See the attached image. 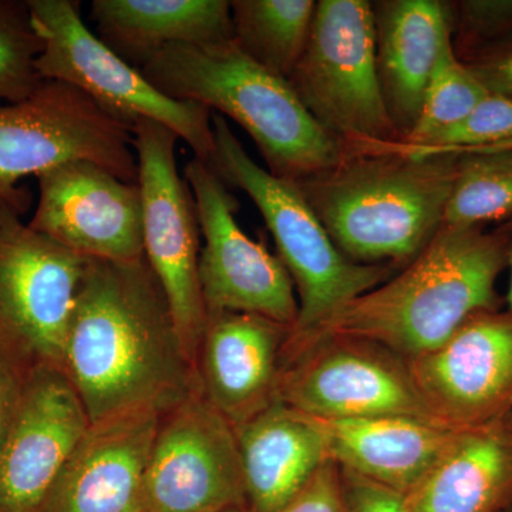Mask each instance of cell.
I'll use <instances>...</instances> for the list:
<instances>
[{"instance_id": "31", "label": "cell", "mask_w": 512, "mask_h": 512, "mask_svg": "<svg viewBox=\"0 0 512 512\" xmlns=\"http://www.w3.org/2000/svg\"><path fill=\"white\" fill-rule=\"evenodd\" d=\"M339 481L345 512H410L406 494L343 468H339Z\"/></svg>"}, {"instance_id": "16", "label": "cell", "mask_w": 512, "mask_h": 512, "mask_svg": "<svg viewBox=\"0 0 512 512\" xmlns=\"http://www.w3.org/2000/svg\"><path fill=\"white\" fill-rule=\"evenodd\" d=\"M90 423L66 373L37 363L0 444V512H37Z\"/></svg>"}, {"instance_id": "4", "label": "cell", "mask_w": 512, "mask_h": 512, "mask_svg": "<svg viewBox=\"0 0 512 512\" xmlns=\"http://www.w3.org/2000/svg\"><path fill=\"white\" fill-rule=\"evenodd\" d=\"M141 73L170 99L198 103L234 120L254 140L269 173L281 180L311 177L342 156L288 80L249 59L232 40L164 47Z\"/></svg>"}, {"instance_id": "36", "label": "cell", "mask_w": 512, "mask_h": 512, "mask_svg": "<svg viewBox=\"0 0 512 512\" xmlns=\"http://www.w3.org/2000/svg\"><path fill=\"white\" fill-rule=\"evenodd\" d=\"M221 512H251V511H249L247 507H232V508H228V510L221 511Z\"/></svg>"}, {"instance_id": "33", "label": "cell", "mask_w": 512, "mask_h": 512, "mask_svg": "<svg viewBox=\"0 0 512 512\" xmlns=\"http://www.w3.org/2000/svg\"><path fill=\"white\" fill-rule=\"evenodd\" d=\"M282 512H345L340 494L339 468L328 461L311 483Z\"/></svg>"}, {"instance_id": "1", "label": "cell", "mask_w": 512, "mask_h": 512, "mask_svg": "<svg viewBox=\"0 0 512 512\" xmlns=\"http://www.w3.org/2000/svg\"><path fill=\"white\" fill-rule=\"evenodd\" d=\"M63 372L90 421L131 409L164 414L200 392L146 255L131 261L87 259Z\"/></svg>"}, {"instance_id": "27", "label": "cell", "mask_w": 512, "mask_h": 512, "mask_svg": "<svg viewBox=\"0 0 512 512\" xmlns=\"http://www.w3.org/2000/svg\"><path fill=\"white\" fill-rule=\"evenodd\" d=\"M40 52L28 2L0 0V100L18 103L35 92L43 82L36 69Z\"/></svg>"}, {"instance_id": "18", "label": "cell", "mask_w": 512, "mask_h": 512, "mask_svg": "<svg viewBox=\"0 0 512 512\" xmlns=\"http://www.w3.org/2000/svg\"><path fill=\"white\" fill-rule=\"evenodd\" d=\"M291 328L254 313L208 312L198 348L200 392L234 429L276 402Z\"/></svg>"}, {"instance_id": "23", "label": "cell", "mask_w": 512, "mask_h": 512, "mask_svg": "<svg viewBox=\"0 0 512 512\" xmlns=\"http://www.w3.org/2000/svg\"><path fill=\"white\" fill-rule=\"evenodd\" d=\"M92 19L101 42L138 70L167 46L232 40L227 0H93Z\"/></svg>"}, {"instance_id": "8", "label": "cell", "mask_w": 512, "mask_h": 512, "mask_svg": "<svg viewBox=\"0 0 512 512\" xmlns=\"http://www.w3.org/2000/svg\"><path fill=\"white\" fill-rule=\"evenodd\" d=\"M33 28L42 40L36 69L42 80L79 87L107 110L131 124L157 121L191 147L194 158L211 165L215 153L210 110L177 101L153 86L87 28L73 0H28Z\"/></svg>"}, {"instance_id": "3", "label": "cell", "mask_w": 512, "mask_h": 512, "mask_svg": "<svg viewBox=\"0 0 512 512\" xmlns=\"http://www.w3.org/2000/svg\"><path fill=\"white\" fill-rule=\"evenodd\" d=\"M456 161V154L414 157L389 144L342 153L293 183L346 258L400 271L443 227Z\"/></svg>"}, {"instance_id": "34", "label": "cell", "mask_w": 512, "mask_h": 512, "mask_svg": "<svg viewBox=\"0 0 512 512\" xmlns=\"http://www.w3.org/2000/svg\"><path fill=\"white\" fill-rule=\"evenodd\" d=\"M507 269L510 271V282H508V291L507 295H505V305H507V309H505V311L512 313V220H510V242H508Z\"/></svg>"}, {"instance_id": "25", "label": "cell", "mask_w": 512, "mask_h": 512, "mask_svg": "<svg viewBox=\"0 0 512 512\" xmlns=\"http://www.w3.org/2000/svg\"><path fill=\"white\" fill-rule=\"evenodd\" d=\"M456 154V175L444 224L484 227L512 220V150H470Z\"/></svg>"}, {"instance_id": "37", "label": "cell", "mask_w": 512, "mask_h": 512, "mask_svg": "<svg viewBox=\"0 0 512 512\" xmlns=\"http://www.w3.org/2000/svg\"><path fill=\"white\" fill-rule=\"evenodd\" d=\"M505 512H512V507L510 508V510H507V511H505Z\"/></svg>"}, {"instance_id": "10", "label": "cell", "mask_w": 512, "mask_h": 512, "mask_svg": "<svg viewBox=\"0 0 512 512\" xmlns=\"http://www.w3.org/2000/svg\"><path fill=\"white\" fill-rule=\"evenodd\" d=\"M131 131L143 198L144 255L163 286L178 338L195 369L207 323L198 272L197 205L190 185L178 173L177 134L148 119L134 121Z\"/></svg>"}, {"instance_id": "35", "label": "cell", "mask_w": 512, "mask_h": 512, "mask_svg": "<svg viewBox=\"0 0 512 512\" xmlns=\"http://www.w3.org/2000/svg\"><path fill=\"white\" fill-rule=\"evenodd\" d=\"M477 150H512V141H508V143L498 144V146L487 147V148H477ZM470 151V150H466ZM458 153V151H457Z\"/></svg>"}, {"instance_id": "7", "label": "cell", "mask_w": 512, "mask_h": 512, "mask_svg": "<svg viewBox=\"0 0 512 512\" xmlns=\"http://www.w3.org/2000/svg\"><path fill=\"white\" fill-rule=\"evenodd\" d=\"M131 127L59 80H43L25 100L0 104V207L22 217L30 195L19 181L72 161H90L124 183L138 184Z\"/></svg>"}, {"instance_id": "19", "label": "cell", "mask_w": 512, "mask_h": 512, "mask_svg": "<svg viewBox=\"0 0 512 512\" xmlns=\"http://www.w3.org/2000/svg\"><path fill=\"white\" fill-rule=\"evenodd\" d=\"M376 70L387 114L400 137H409L441 49L451 40L448 2H372Z\"/></svg>"}, {"instance_id": "5", "label": "cell", "mask_w": 512, "mask_h": 512, "mask_svg": "<svg viewBox=\"0 0 512 512\" xmlns=\"http://www.w3.org/2000/svg\"><path fill=\"white\" fill-rule=\"evenodd\" d=\"M212 130L215 153L210 167L254 201L298 293L299 316L291 336L319 328L357 296L399 272L393 265L356 264L346 258L293 181L256 164L220 114L212 119Z\"/></svg>"}, {"instance_id": "14", "label": "cell", "mask_w": 512, "mask_h": 512, "mask_svg": "<svg viewBox=\"0 0 512 512\" xmlns=\"http://www.w3.org/2000/svg\"><path fill=\"white\" fill-rule=\"evenodd\" d=\"M431 420L447 430L484 426L512 413V313L473 316L426 355L409 360Z\"/></svg>"}, {"instance_id": "2", "label": "cell", "mask_w": 512, "mask_h": 512, "mask_svg": "<svg viewBox=\"0 0 512 512\" xmlns=\"http://www.w3.org/2000/svg\"><path fill=\"white\" fill-rule=\"evenodd\" d=\"M508 242L510 221L491 231L443 224L389 281L301 336H355L407 360L426 355L478 313L500 311L497 281L507 269Z\"/></svg>"}, {"instance_id": "15", "label": "cell", "mask_w": 512, "mask_h": 512, "mask_svg": "<svg viewBox=\"0 0 512 512\" xmlns=\"http://www.w3.org/2000/svg\"><path fill=\"white\" fill-rule=\"evenodd\" d=\"M39 201L29 227L86 258L131 261L144 255L143 198L90 161L36 175Z\"/></svg>"}, {"instance_id": "17", "label": "cell", "mask_w": 512, "mask_h": 512, "mask_svg": "<svg viewBox=\"0 0 512 512\" xmlns=\"http://www.w3.org/2000/svg\"><path fill=\"white\" fill-rule=\"evenodd\" d=\"M161 413L131 409L92 421L37 512H140Z\"/></svg>"}, {"instance_id": "22", "label": "cell", "mask_w": 512, "mask_h": 512, "mask_svg": "<svg viewBox=\"0 0 512 512\" xmlns=\"http://www.w3.org/2000/svg\"><path fill=\"white\" fill-rule=\"evenodd\" d=\"M410 512H505L512 507V413L456 431L406 495Z\"/></svg>"}, {"instance_id": "12", "label": "cell", "mask_w": 512, "mask_h": 512, "mask_svg": "<svg viewBox=\"0 0 512 512\" xmlns=\"http://www.w3.org/2000/svg\"><path fill=\"white\" fill-rule=\"evenodd\" d=\"M184 177L204 237L198 272L207 313H254L295 328L299 302L291 276L278 255L239 227V204L227 183L197 158L185 165Z\"/></svg>"}, {"instance_id": "13", "label": "cell", "mask_w": 512, "mask_h": 512, "mask_svg": "<svg viewBox=\"0 0 512 512\" xmlns=\"http://www.w3.org/2000/svg\"><path fill=\"white\" fill-rule=\"evenodd\" d=\"M87 259L0 207V323L39 362L62 370Z\"/></svg>"}, {"instance_id": "32", "label": "cell", "mask_w": 512, "mask_h": 512, "mask_svg": "<svg viewBox=\"0 0 512 512\" xmlns=\"http://www.w3.org/2000/svg\"><path fill=\"white\" fill-rule=\"evenodd\" d=\"M490 93L512 97V35L463 60Z\"/></svg>"}, {"instance_id": "30", "label": "cell", "mask_w": 512, "mask_h": 512, "mask_svg": "<svg viewBox=\"0 0 512 512\" xmlns=\"http://www.w3.org/2000/svg\"><path fill=\"white\" fill-rule=\"evenodd\" d=\"M39 360L0 323V444L15 420Z\"/></svg>"}, {"instance_id": "29", "label": "cell", "mask_w": 512, "mask_h": 512, "mask_svg": "<svg viewBox=\"0 0 512 512\" xmlns=\"http://www.w3.org/2000/svg\"><path fill=\"white\" fill-rule=\"evenodd\" d=\"M448 8L451 45L461 62L512 35V0H457Z\"/></svg>"}, {"instance_id": "20", "label": "cell", "mask_w": 512, "mask_h": 512, "mask_svg": "<svg viewBox=\"0 0 512 512\" xmlns=\"http://www.w3.org/2000/svg\"><path fill=\"white\" fill-rule=\"evenodd\" d=\"M306 417L318 429L336 466L406 495L429 473L456 434L414 417Z\"/></svg>"}, {"instance_id": "24", "label": "cell", "mask_w": 512, "mask_h": 512, "mask_svg": "<svg viewBox=\"0 0 512 512\" xmlns=\"http://www.w3.org/2000/svg\"><path fill=\"white\" fill-rule=\"evenodd\" d=\"M315 0H234L232 42L269 73L289 80L311 33Z\"/></svg>"}, {"instance_id": "26", "label": "cell", "mask_w": 512, "mask_h": 512, "mask_svg": "<svg viewBox=\"0 0 512 512\" xmlns=\"http://www.w3.org/2000/svg\"><path fill=\"white\" fill-rule=\"evenodd\" d=\"M488 93L466 64L458 59L451 40H448L427 83L416 126L402 144L424 146L466 119Z\"/></svg>"}, {"instance_id": "11", "label": "cell", "mask_w": 512, "mask_h": 512, "mask_svg": "<svg viewBox=\"0 0 512 512\" xmlns=\"http://www.w3.org/2000/svg\"><path fill=\"white\" fill-rule=\"evenodd\" d=\"M232 507H247L237 433L197 392L161 414L144 470L140 512Z\"/></svg>"}, {"instance_id": "6", "label": "cell", "mask_w": 512, "mask_h": 512, "mask_svg": "<svg viewBox=\"0 0 512 512\" xmlns=\"http://www.w3.org/2000/svg\"><path fill=\"white\" fill-rule=\"evenodd\" d=\"M289 84L342 153L400 143L376 70L369 0H319Z\"/></svg>"}, {"instance_id": "21", "label": "cell", "mask_w": 512, "mask_h": 512, "mask_svg": "<svg viewBox=\"0 0 512 512\" xmlns=\"http://www.w3.org/2000/svg\"><path fill=\"white\" fill-rule=\"evenodd\" d=\"M235 433L251 512L284 511L330 461L311 420L278 400Z\"/></svg>"}, {"instance_id": "9", "label": "cell", "mask_w": 512, "mask_h": 512, "mask_svg": "<svg viewBox=\"0 0 512 512\" xmlns=\"http://www.w3.org/2000/svg\"><path fill=\"white\" fill-rule=\"evenodd\" d=\"M276 400L316 419L404 416L433 421L414 386L409 360L355 336H289Z\"/></svg>"}, {"instance_id": "28", "label": "cell", "mask_w": 512, "mask_h": 512, "mask_svg": "<svg viewBox=\"0 0 512 512\" xmlns=\"http://www.w3.org/2000/svg\"><path fill=\"white\" fill-rule=\"evenodd\" d=\"M508 141H512V97L488 93L466 119L424 146L396 143L392 147L409 156L429 157L498 146Z\"/></svg>"}]
</instances>
